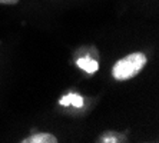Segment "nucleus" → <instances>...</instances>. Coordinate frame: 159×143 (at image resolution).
<instances>
[{
	"label": "nucleus",
	"instance_id": "1",
	"mask_svg": "<svg viewBox=\"0 0 159 143\" xmlns=\"http://www.w3.org/2000/svg\"><path fill=\"white\" fill-rule=\"evenodd\" d=\"M146 65V56L141 51L136 53H130L125 56L123 59L118 60L116 65L112 69V76L116 80H129L135 77Z\"/></svg>",
	"mask_w": 159,
	"mask_h": 143
},
{
	"label": "nucleus",
	"instance_id": "3",
	"mask_svg": "<svg viewBox=\"0 0 159 143\" xmlns=\"http://www.w3.org/2000/svg\"><path fill=\"white\" fill-rule=\"evenodd\" d=\"M62 106H75V107H82L83 106V97L76 93H69V95L63 96L59 100Z\"/></svg>",
	"mask_w": 159,
	"mask_h": 143
},
{
	"label": "nucleus",
	"instance_id": "2",
	"mask_svg": "<svg viewBox=\"0 0 159 143\" xmlns=\"http://www.w3.org/2000/svg\"><path fill=\"white\" fill-rule=\"evenodd\" d=\"M23 143H57L56 136L50 135V133H36L32 135L30 137H26L22 140Z\"/></svg>",
	"mask_w": 159,
	"mask_h": 143
},
{
	"label": "nucleus",
	"instance_id": "6",
	"mask_svg": "<svg viewBox=\"0 0 159 143\" xmlns=\"http://www.w3.org/2000/svg\"><path fill=\"white\" fill-rule=\"evenodd\" d=\"M19 0H0L2 4H16Z\"/></svg>",
	"mask_w": 159,
	"mask_h": 143
},
{
	"label": "nucleus",
	"instance_id": "5",
	"mask_svg": "<svg viewBox=\"0 0 159 143\" xmlns=\"http://www.w3.org/2000/svg\"><path fill=\"white\" fill-rule=\"evenodd\" d=\"M98 142L100 143H118V142H125V136L116 132H105L102 136H99Z\"/></svg>",
	"mask_w": 159,
	"mask_h": 143
},
{
	"label": "nucleus",
	"instance_id": "4",
	"mask_svg": "<svg viewBox=\"0 0 159 143\" xmlns=\"http://www.w3.org/2000/svg\"><path fill=\"white\" fill-rule=\"evenodd\" d=\"M76 63H78V66L80 67V69H83L85 72H88V73H95V72H98V69H99V65H98L96 60L90 59L88 56L78 59Z\"/></svg>",
	"mask_w": 159,
	"mask_h": 143
}]
</instances>
